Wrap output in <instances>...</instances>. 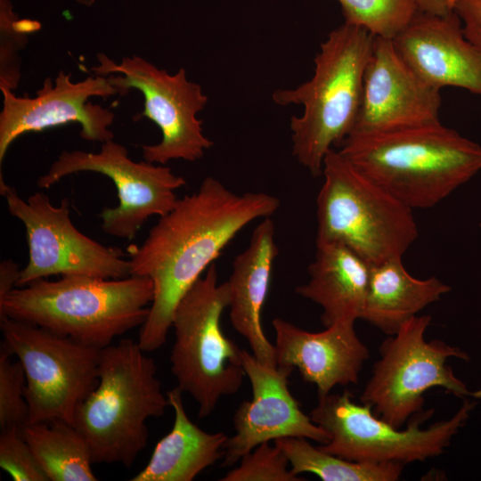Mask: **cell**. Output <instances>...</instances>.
<instances>
[{"instance_id":"cell-10","label":"cell","mask_w":481,"mask_h":481,"mask_svg":"<svg viewBox=\"0 0 481 481\" xmlns=\"http://www.w3.org/2000/svg\"><path fill=\"white\" fill-rule=\"evenodd\" d=\"M97 59L99 65L91 69L94 75L108 77L119 96L130 89L140 91L143 110L134 119L147 118L161 132L159 143L141 146L145 161L160 165L172 159L196 161L213 146L198 118L208 97L199 84L187 78L183 68L170 74L136 55L124 57L119 63L102 53Z\"/></svg>"},{"instance_id":"cell-26","label":"cell","mask_w":481,"mask_h":481,"mask_svg":"<svg viewBox=\"0 0 481 481\" xmlns=\"http://www.w3.org/2000/svg\"><path fill=\"white\" fill-rule=\"evenodd\" d=\"M40 29L36 20H19L10 0H0V86L15 90L20 78V52L28 36Z\"/></svg>"},{"instance_id":"cell-13","label":"cell","mask_w":481,"mask_h":481,"mask_svg":"<svg viewBox=\"0 0 481 481\" xmlns=\"http://www.w3.org/2000/svg\"><path fill=\"white\" fill-rule=\"evenodd\" d=\"M77 172H95L111 179L118 204L102 211L101 227L109 235L126 240L134 239L150 216L167 215L178 200L175 191L186 183L168 167L134 161L127 149L111 139L102 143L96 153L61 151L37 184L47 189Z\"/></svg>"},{"instance_id":"cell-29","label":"cell","mask_w":481,"mask_h":481,"mask_svg":"<svg viewBox=\"0 0 481 481\" xmlns=\"http://www.w3.org/2000/svg\"><path fill=\"white\" fill-rule=\"evenodd\" d=\"M0 467L13 481H49L18 428L1 430Z\"/></svg>"},{"instance_id":"cell-11","label":"cell","mask_w":481,"mask_h":481,"mask_svg":"<svg viewBox=\"0 0 481 481\" xmlns=\"http://www.w3.org/2000/svg\"><path fill=\"white\" fill-rule=\"evenodd\" d=\"M0 328L25 372L28 423L72 424L77 408L98 384L102 349L9 317L0 318Z\"/></svg>"},{"instance_id":"cell-20","label":"cell","mask_w":481,"mask_h":481,"mask_svg":"<svg viewBox=\"0 0 481 481\" xmlns=\"http://www.w3.org/2000/svg\"><path fill=\"white\" fill-rule=\"evenodd\" d=\"M308 274L296 293L322 307L325 328L361 319L371 275V265L364 258L344 244L316 242Z\"/></svg>"},{"instance_id":"cell-19","label":"cell","mask_w":481,"mask_h":481,"mask_svg":"<svg viewBox=\"0 0 481 481\" xmlns=\"http://www.w3.org/2000/svg\"><path fill=\"white\" fill-rule=\"evenodd\" d=\"M277 255L274 224L269 217L263 218L248 248L234 258L227 281L232 327L248 341L255 357L273 367L277 366L275 347L264 332L262 310Z\"/></svg>"},{"instance_id":"cell-31","label":"cell","mask_w":481,"mask_h":481,"mask_svg":"<svg viewBox=\"0 0 481 481\" xmlns=\"http://www.w3.org/2000/svg\"><path fill=\"white\" fill-rule=\"evenodd\" d=\"M21 269L11 259L0 263V299L17 287Z\"/></svg>"},{"instance_id":"cell-27","label":"cell","mask_w":481,"mask_h":481,"mask_svg":"<svg viewBox=\"0 0 481 481\" xmlns=\"http://www.w3.org/2000/svg\"><path fill=\"white\" fill-rule=\"evenodd\" d=\"M2 342L0 347V428H21L29 421L25 398L26 376L20 362Z\"/></svg>"},{"instance_id":"cell-2","label":"cell","mask_w":481,"mask_h":481,"mask_svg":"<svg viewBox=\"0 0 481 481\" xmlns=\"http://www.w3.org/2000/svg\"><path fill=\"white\" fill-rule=\"evenodd\" d=\"M338 151L412 209L436 206L481 171V145L440 121L352 135Z\"/></svg>"},{"instance_id":"cell-25","label":"cell","mask_w":481,"mask_h":481,"mask_svg":"<svg viewBox=\"0 0 481 481\" xmlns=\"http://www.w3.org/2000/svg\"><path fill=\"white\" fill-rule=\"evenodd\" d=\"M345 23L393 39L417 13V0H337Z\"/></svg>"},{"instance_id":"cell-18","label":"cell","mask_w":481,"mask_h":481,"mask_svg":"<svg viewBox=\"0 0 481 481\" xmlns=\"http://www.w3.org/2000/svg\"><path fill=\"white\" fill-rule=\"evenodd\" d=\"M272 323L277 365L297 368L306 382L316 387L318 397L337 386L358 383L370 352L357 336L355 322H338L320 332L305 330L281 318Z\"/></svg>"},{"instance_id":"cell-3","label":"cell","mask_w":481,"mask_h":481,"mask_svg":"<svg viewBox=\"0 0 481 481\" xmlns=\"http://www.w3.org/2000/svg\"><path fill=\"white\" fill-rule=\"evenodd\" d=\"M152 298L153 283L146 276L64 275L16 287L0 299V318L27 322L102 349L141 327Z\"/></svg>"},{"instance_id":"cell-32","label":"cell","mask_w":481,"mask_h":481,"mask_svg":"<svg viewBox=\"0 0 481 481\" xmlns=\"http://www.w3.org/2000/svg\"><path fill=\"white\" fill-rule=\"evenodd\" d=\"M454 0H417L420 12L433 14H446L453 11Z\"/></svg>"},{"instance_id":"cell-8","label":"cell","mask_w":481,"mask_h":481,"mask_svg":"<svg viewBox=\"0 0 481 481\" xmlns=\"http://www.w3.org/2000/svg\"><path fill=\"white\" fill-rule=\"evenodd\" d=\"M475 405L474 400L463 398L461 408L446 420L421 428L433 414L429 410L416 414L405 429H400L376 417L371 406L355 403L353 395L345 390L319 396L309 415L330 436L321 450L355 461L405 465L442 454Z\"/></svg>"},{"instance_id":"cell-30","label":"cell","mask_w":481,"mask_h":481,"mask_svg":"<svg viewBox=\"0 0 481 481\" xmlns=\"http://www.w3.org/2000/svg\"><path fill=\"white\" fill-rule=\"evenodd\" d=\"M453 11L461 20L467 38L481 53V0H454Z\"/></svg>"},{"instance_id":"cell-1","label":"cell","mask_w":481,"mask_h":481,"mask_svg":"<svg viewBox=\"0 0 481 481\" xmlns=\"http://www.w3.org/2000/svg\"><path fill=\"white\" fill-rule=\"evenodd\" d=\"M279 207L273 195L237 194L208 176L198 191L178 199L159 217L141 245L129 246L131 275L149 277L153 283L149 314L137 340L144 352L165 344L177 304L235 235Z\"/></svg>"},{"instance_id":"cell-33","label":"cell","mask_w":481,"mask_h":481,"mask_svg":"<svg viewBox=\"0 0 481 481\" xmlns=\"http://www.w3.org/2000/svg\"><path fill=\"white\" fill-rule=\"evenodd\" d=\"M77 4L83 5V6H86V7H90L92 5L94 4L95 3V0H76Z\"/></svg>"},{"instance_id":"cell-22","label":"cell","mask_w":481,"mask_h":481,"mask_svg":"<svg viewBox=\"0 0 481 481\" xmlns=\"http://www.w3.org/2000/svg\"><path fill=\"white\" fill-rule=\"evenodd\" d=\"M450 290V286L435 276L423 280L412 276L402 257L371 265L361 320L392 336L406 321Z\"/></svg>"},{"instance_id":"cell-24","label":"cell","mask_w":481,"mask_h":481,"mask_svg":"<svg viewBox=\"0 0 481 481\" xmlns=\"http://www.w3.org/2000/svg\"><path fill=\"white\" fill-rule=\"evenodd\" d=\"M273 443L283 451L295 475L311 473L323 481H395L404 466L346 460L314 446L304 437H282Z\"/></svg>"},{"instance_id":"cell-21","label":"cell","mask_w":481,"mask_h":481,"mask_svg":"<svg viewBox=\"0 0 481 481\" xmlns=\"http://www.w3.org/2000/svg\"><path fill=\"white\" fill-rule=\"evenodd\" d=\"M167 395L174 411L172 428L157 443L147 465L131 481H192L224 456L228 436L197 426L186 413L178 387Z\"/></svg>"},{"instance_id":"cell-16","label":"cell","mask_w":481,"mask_h":481,"mask_svg":"<svg viewBox=\"0 0 481 481\" xmlns=\"http://www.w3.org/2000/svg\"><path fill=\"white\" fill-rule=\"evenodd\" d=\"M440 91L412 71L392 39L375 37L364 72L361 107L349 135L384 133L440 121Z\"/></svg>"},{"instance_id":"cell-14","label":"cell","mask_w":481,"mask_h":481,"mask_svg":"<svg viewBox=\"0 0 481 481\" xmlns=\"http://www.w3.org/2000/svg\"><path fill=\"white\" fill-rule=\"evenodd\" d=\"M0 164L20 135L71 122L80 125V137L84 140L102 143L114 138L110 129L114 113L88 101L94 96L109 98L118 94L108 77L94 75L73 82L71 74L61 70L53 80L46 77L34 97L17 96L4 86H0Z\"/></svg>"},{"instance_id":"cell-23","label":"cell","mask_w":481,"mask_h":481,"mask_svg":"<svg viewBox=\"0 0 481 481\" xmlns=\"http://www.w3.org/2000/svg\"><path fill=\"white\" fill-rule=\"evenodd\" d=\"M20 432L49 481H95L92 453L81 433L69 422H29Z\"/></svg>"},{"instance_id":"cell-5","label":"cell","mask_w":481,"mask_h":481,"mask_svg":"<svg viewBox=\"0 0 481 481\" xmlns=\"http://www.w3.org/2000/svg\"><path fill=\"white\" fill-rule=\"evenodd\" d=\"M169 406L154 360L137 341L123 338L101 350L99 381L77 408L72 425L94 463L130 467L148 443L146 421Z\"/></svg>"},{"instance_id":"cell-4","label":"cell","mask_w":481,"mask_h":481,"mask_svg":"<svg viewBox=\"0 0 481 481\" xmlns=\"http://www.w3.org/2000/svg\"><path fill=\"white\" fill-rule=\"evenodd\" d=\"M374 39L364 29L344 22L321 44L311 79L273 94L279 105L303 107L300 116L290 118L292 154L314 176L322 175L327 153L353 130Z\"/></svg>"},{"instance_id":"cell-12","label":"cell","mask_w":481,"mask_h":481,"mask_svg":"<svg viewBox=\"0 0 481 481\" xmlns=\"http://www.w3.org/2000/svg\"><path fill=\"white\" fill-rule=\"evenodd\" d=\"M0 192L9 213L20 220L26 232L29 261L21 269L17 287L52 275H85L121 279L131 275L124 252L89 238L72 224L69 201L59 206L37 192L24 200L0 174Z\"/></svg>"},{"instance_id":"cell-7","label":"cell","mask_w":481,"mask_h":481,"mask_svg":"<svg viewBox=\"0 0 481 481\" xmlns=\"http://www.w3.org/2000/svg\"><path fill=\"white\" fill-rule=\"evenodd\" d=\"M229 303L228 282H218L212 264L181 298L173 314L171 372L177 387L198 404L200 418L210 415L222 397L236 394L246 376L241 349L221 327Z\"/></svg>"},{"instance_id":"cell-28","label":"cell","mask_w":481,"mask_h":481,"mask_svg":"<svg viewBox=\"0 0 481 481\" xmlns=\"http://www.w3.org/2000/svg\"><path fill=\"white\" fill-rule=\"evenodd\" d=\"M240 464L228 471L221 481H301L290 469L283 451L274 443H263L245 454Z\"/></svg>"},{"instance_id":"cell-9","label":"cell","mask_w":481,"mask_h":481,"mask_svg":"<svg viewBox=\"0 0 481 481\" xmlns=\"http://www.w3.org/2000/svg\"><path fill=\"white\" fill-rule=\"evenodd\" d=\"M430 322L429 315L413 316L381 343L380 358L360 396L395 428L423 412L424 394L432 387L461 398H481V388L469 390L446 365L451 357L468 361V354L440 339L425 340Z\"/></svg>"},{"instance_id":"cell-6","label":"cell","mask_w":481,"mask_h":481,"mask_svg":"<svg viewBox=\"0 0 481 481\" xmlns=\"http://www.w3.org/2000/svg\"><path fill=\"white\" fill-rule=\"evenodd\" d=\"M322 175L316 242L344 244L371 265L402 257L419 235L412 209L334 149L324 159Z\"/></svg>"},{"instance_id":"cell-15","label":"cell","mask_w":481,"mask_h":481,"mask_svg":"<svg viewBox=\"0 0 481 481\" xmlns=\"http://www.w3.org/2000/svg\"><path fill=\"white\" fill-rule=\"evenodd\" d=\"M240 356L252 396L234 412L235 434L225 444L223 467L235 464L263 443L282 437H304L322 444L330 441V434L301 410L289 388L294 368L265 364L244 349Z\"/></svg>"},{"instance_id":"cell-17","label":"cell","mask_w":481,"mask_h":481,"mask_svg":"<svg viewBox=\"0 0 481 481\" xmlns=\"http://www.w3.org/2000/svg\"><path fill=\"white\" fill-rule=\"evenodd\" d=\"M392 41L428 85L439 90L460 87L481 96V53L467 38L454 11L441 15L418 11Z\"/></svg>"}]
</instances>
